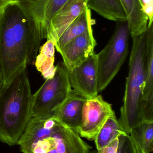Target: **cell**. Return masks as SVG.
I'll list each match as a JSON object with an SVG mask.
<instances>
[{"label":"cell","mask_w":153,"mask_h":153,"mask_svg":"<svg viewBox=\"0 0 153 153\" xmlns=\"http://www.w3.org/2000/svg\"><path fill=\"white\" fill-rule=\"evenodd\" d=\"M43 39L17 4L4 9L0 20L4 84L22 68L35 62Z\"/></svg>","instance_id":"1"},{"label":"cell","mask_w":153,"mask_h":153,"mask_svg":"<svg viewBox=\"0 0 153 153\" xmlns=\"http://www.w3.org/2000/svg\"><path fill=\"white\" fill-rule=\"evenodd\" d=\"M32 94L27 67L22 68L0 90V141L17 145L31 118Z\"/></svg>","instance_id":"2"},{"label":"cell","mask_w":153,"mask_h":153,"mask_svg":"<svg viewBox=\"0 0 153 153\" xmlns=\"http://www.w3.org/2000/svg\"><path fill=\"white\" fill-rule=\"evenodd\" d=\"M133 38L123 104L118 120L121 129L127 134L145 123L143 110V94L146 82V32Z\"/></svg>","instance_id":"3"},{"label":"cell","mask_w":153,"mask_h":153,"mask_svg":"<svg viewBox=\"0 0 153 153\" xmlns=\"http://www.w3.org/2000/svg\"><path fill=\"white\" fill-rule=\"evenodd\" d=\"M68 71L63 62L56 66L54 75L32 95L31 117H53L66 100L72 91Z\"/></svg>","instance_id":"4"},{"label":"cell","mask_w":153,"mask_h":153,"mask_svg":"<svg viewBox=\"0 0 153 153\" xmlns=\"http://www.w3.org/2000/svg\"><path fill=\"white\" fill-rule=\"evenodd\" d=\"M129 34L127 21L118 22L111 38L97 54L98 92L107 86L125 62L128 53Z\"/></svg>","instance_id":"5"},{"label":"cell","mask_w":153,"mask_h":153,"mask_svg":"<svg viewBox=\"0 0 153 153\" xmlns=\"http://www.w3.org/2000/svg\"><path fill=\"white\" fill-rule=\"evenodd\" d=\"M116 115L111 104L99 95L84 102L81 125L79 130L81 137L94 141L98 133L110 117Z\"/></svg>","instance_id":"6"},{"label":"cell","mask_w":153,"mask_h":153,"mask_svg":"<svg viewBox=\"0 0 153 153\" xmlns=\"http://www.w3.org/2000/svg\"><path fill=\"white\" fill-rule=\"evenodd\" d=\"M31 26L47 38L50 21L68 0H17Z\"/></svg>","instance_id":"7"},{"label":"cell","mask_w":153,"mask_h":153,"mask_svg":"<svg viewBox=\"0 0 153 153\" xmlns=\"http://www.w3.org/2000/svg\"><path fill=\"white\" fill-rule=\"evenodd\" d=\"M68 74L71 87L77 93L87 99L98 95V57L95 52Z\"/></svg>","instance_id":"8"},{"label":"cell","mask_w":153,"mask_h":153,"mask_svg":"<svg viewBox=\"0 0 153 153\" xmlns=\"http://www.w3.org/2000/svg\"><path fill=\"white\" fill-rule=\"evenodd\" d=\"M92 27L67 43L59 51L68 71L81 65L94 52L97 43Z\"/></svg>","instance_id":"9"},{"label":"cell","mask_w":153,"mask_h":153,"mask_svg":"<svg viewBox=\"0 0 153 153\" xmlns=\"http://www.w3.org/2000/svg\"><path fill=\"white\" fill-rule=\"evenodd\" d=\"M63 126L54 117L49 119L31 117L18 141L21 152L31 153L39 141L51 137Z\"/></svg>","instance_id":"10"},{"label":"cell","mask_w":153,"mask_h":153,"mask_svg":"<svg viewBox=\"0 0 153 153\" xmlns=\"http://www.w3.org/2000/svg\"><path fill=\"white\" fill-rule=\"evenodd\" d=\"M87 7V0H68L50 21L47 39L55 44L66 28Z\"/></svg>","instance_id":"11"},{"label":"cell","mask_w":153,"mask_h":153,"mask_svg":"<svg viewBox=\"0 0 153 153\" xmlns=\"http://www.w3.org/2000/svg\"><path fill=\"white\" fill-rule=\"evenodd\" d=\"M87 100L72 89L70 95L53 117L63 126L79 132L83 108Z\"/></svg>","instance_id":"12"},{"label":"cell","mask_w":153,"mask_h":153,"mask_svg":"<svg viewBox=\"0 0 153 153\" xmlns=\"http://www.w3.org/2000/svg\"><path fill=\"white\" fill-rule=\"evenodd\" d=\"M146 82L143 94V110L146 122H153V23L146 31Z\"/></svg>","instance_id":"13"},{"label":"cell","mask_w":153,"mask_h":153,"mask_svg":"<svg viewBox=\"0 0 153 153\" xmlns=\"http://www.w3.org/2000/svg\"><path fill=\"white\" fill-rule=\"evenodd\" d=\"M52 137L57 153H89L92 149L82 139L79 131L63 126Z\"/></svg>","instance_id":"14"},{"label":"cell","mask_w":153,"mask_h":153,"mask_svg":"<svg viewBox=\"0 0 153 153\" xmlns=\"http://www.w3.org/2000/svg\"><path fill=\"white\" fill-rule=\"evenodd\" d=\"M127 16L129 32L132 37L146 31L148 18L139 0H119Z\"/></svg>","instance_id":"15"},{"label":"cell","mask_w":153,"mask_h":153,"mask_svg":"<svg viewBox=\"0 0 153 153\" xmlns=\"http://www.w3.org/2000/svg\"><path fill=\"white\" fill-rule=\"evenodd\" d=\"M94 23V20L92 19L91 10L87 7L58 39L54 45L57 52L59 53L67 43L84 33Z\"/></svg>","instance_id":"16"},{"label":"cell","mask_w":153,"mask_h":153,"mask_svg":"<svg viewBox=\"0 0 153 153\" xmlns=\"http://www.w3.org/2000/svg\"><path fill=\"white\" fill-rule=\"evenodd\" d=\"M87 7L110 20L117 22L127 21L119 0H87Z\"/></svg>","instance_id":"17"},{"label":"cell","mask_w":153,"mask_h":153,"mask_svg":"<svg viewBox=\"0 0 153 153\" xmlns=\"http://www.w3.org/2000/svg\"><path fill=\"white\" fill-rule=\"evenodd\" d=\"M40 53L35 60V66L45 79L52 78L54 75L56 66L55 60L54 44L49 40L40 47Z\"/></svg>","instance_id":"18"},{"label":"cell","mask_w":153,"mask_h":153,"mask_svg":"<svg viewBox=\"0 0 153 153\" xmlns=\"http://www.w3.org/2000/svg\"><path fill=\"white\" fill-rule=\"evenodd\" d=\"M137 153H151L153 150V122H145L129 134Z\"/></svg>","instance_id":"19"},{"label":"cell","mask_w":153,"mask_h":153,"mask_svg":"<svg viewBox=\"0 0 153 153\" xmlns=\"http://www.w3.org/2000/svg\"><path fill=\"white\" fill-rule=\"evenodd\" d=\"M126 134L120 128L116 115L110 117L98 133L94 142L97 151L107 146L120 135Z\"/></svg>","instance_id":"20"},{"label":"cell","mask_w":153,"mask_h":153,"mask_svg":"<svg viewBox=\"0 0 153 153\" xmlns=\"http://www.w3.org/2000/svg\"><path fill=\"white\" fill-rule=\"evenodd\" d=\"M55 148V141L51 137L38 142L34 146L31 153H47Z\"/></svg>","instance_id":"21"},{"label":"cell","mask_w":153,"mask_h":153,"mask_svg":"<svg viewBox=\"0 0 153 153\" xmlns=\"http://www.w3.org/2000/svg\"><path fill=\"white\" fill-rule=\"evenodd\" d=\"M143 10L148 18V25L153 23V0H139Z\"/></svg>","instance_id":"22"},{"label":"cell","mask_w":153,"mask_h":153,"mask_svg":"<svg viewBox=\"0 0 153 153\" xmlns=\"http://www.w3.org/2000/svg\"><path fill=\"white\" fill-rule=\"evenodd\" d=\"M119 137L111 141L107 146L98 150V153H116L119 145Z\"/></svg>","instance_id":"23"},{"label":"cell","mask_w":153,"mask_h":153,"mask_svg":"<svg viewBox=\"0 0 153 153\" xmlns=\"http://www.w3.org/2000/svg\"><path fill=\"white\" fill-rule=\"evenodd\" d=\"M123 153H137L130 136L127 134L125 136Z\"/></svg>","instance_id":"24"},{"label":"cell","mask_w":153,"mask_h":153,"mask_svg":"<svg viewBox=\"0 0 153 153\" xmlns=\"http://www.w3.org/2000/svg\"><path fill=\"white\" fill-rule=\"evenodd\" d=\"M17 0H0V10L5 9L11 4H17Z\"/></svg>","instance_id":"25"},{"label":"cell","mask_w":153,"mask_h":153,"mask_svg":"<svg viewBox=\"0 0 153 153\" xmlns=\"http://www.w3.org/2000/svg\"><path fill=\"white\" fill-rule=\"evenodd\" d=\"M4 85L3 72L2 62L1 54L0 49V90Z\"/></svg>","instance_id":"26"},{"label":"cell","mask_w":153,"mask_h":153,"mask_svg":"<svg viewBox=\"0 0 153 153\" xmlns=\"http://www.w3.org/2000/svg\"><path fill=\"white\" fill-rule=\"evenodd\" d=\"M4 9L3 10H0V20L1 19L2 16L3 14L4 11Z\"/></svg>","instance_id":"27"},{"label":"cell","mask_w":153,"mask_h":153,"mask_svg":"<svg viewBox=\"0 0 153 153\" xmlns=\"http://www.w3.org/2000/svg\"><path fill=\"white\" fill-rule=\"evenodd\" d=\"M47 153H57V152L55 148V149H53L52 151H50L49 152Z\"/></svg>","instance_id":"28"},{"label":"cell","mask_w":153,"mask_h":153,"mask_svg":"<svg viewBox=\"0 0 153 153\" xmlns=\"http://www.w3.org/2000/svg\"><path fill=\"white\" fill-rule=\"evenodd\" d=\"M89 153H97V151H91V150Z\"/></svg>","instance_id":"29"}]
</instances>
